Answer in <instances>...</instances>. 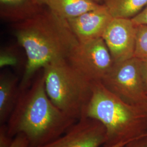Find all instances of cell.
I'll list each match as a JSON object with an SVG mask.
<instances>
[{
    "mask_svg": "<svg viewBox=\"0 0 147 147\" xmlns=\"http://www.w3.org/2000/svg\"><path fill=\"white\" fill-rule=\"evenodd\" d=\"M14 33L27 58L19 84L21 91L31 85L33 76L40 69L53 61L67 59L79 42L67 21L50 9L16 22Z\"/></svg>",
    "mask_w": 147,
    "mask_h": 147,
    "instance_id": "obj_1",
    "label": "cell"
},
{
    "mask_svg": "<svg viewBox=\"0 0 147 147\" xmlns=\"http://www.w3.org/2000/svg\"><path fill=\"white\" fill-rule=\"evenodd\" d=\"M76 121L58 109L50 99L42 74L27 88L21 90L6 124L11 136L23 134L30 147H38L62 135Z\"/></svg>",
    "mask_w": 147,
    "mask_h": 147,
    "instance_id": "obj_2",
    "label": "cell"
},
{
    "mask_svg": "<svg viewBox=\"0 0 147 147\" xmlns=\"http://www.w3.org/2000/svg\"><path fill=\"white\" fill-rule=\"evenodd\" d=\"M85 117L99 121L105 127L102 147H126L147 136V110L126 103L100 81L92 82Z\"/></svg>",
    "mask_w": 147,
    "mask_h": 147,
    "instance_id": "obj_3",
    "label": "cell"
},
{
    "mask_svg": "<svg viewBox=\"0 0 147 147\" xmlns=\"http://www.w3.org/2000/svg\"><path fill=\"white\" fill-rule=\"evenodd\" d=\"M47 95L58 109L76 120L85 117L92 93V82L67 59L53 61L43 67Z\"/></svg>",
    "mask_w": 147,
    "mask_h": 147,
    "instance_id": "obj_4",
    "label": "cell"
},
{
    "mask_svg": "<svg viewBox=\"0 0 147 147\" xmlns=\"http://www.w3.org/2000/svg\"><path fill=\"white\" fill-rule=\"evenodd\" d=\"M101 82L126 103L147 110V94L140 59L133 57L115 63L110 72Z\"/></svg>",
    "mask_w": 147,
    "mask_h": 147,
    "instance_id": "obj_5",
    "label": "cell"
},
{
    "mask_svg": "<svg viewBox=\"0 0 147 147\" xmlns=\"http://www.w3.org/2000/svg\"><path fill=\"white\" fill-rule=\"evenodd\" d=\"M67 59L90 81H101L115 64L102 38L79 42Z\"/></svg>",
    "mask_w": 147,
    "mask_h": 147,
    "instance_id": "obj_6",
    "label": "cell"
},
{
    "mask_svg": "<svg viewBox=\"0 0 147 147\" xmlns=\"http://www.w3.org/2000/svg\"><path fill=\"white\" fill-rule=\"evenodd\" d=\"M102 38L115 63L134 57L136 25L131 19L113 18L106 27Z\"/></svg>",
    "mask_w": 147,
    "mask_h": 147,
    "instance_id": "obj_7",
    "label": "cell"
},
{
    "mask_svg": "<svg viewBox=\"0 0 147 147\" xmlns=\"http://www.w3.org/2000/svg\"><path fill=\"white\" fill-rule=\"evenodd\" d=\"M106 138V130L99 121L84 117L76 121L62 135L38 147H100Z\"/></svg>",
    "mask_w": 147,
    "mask_h": 147,
    "instance_id": "obj_8",
    "label": "cell"
},
{
    "mask_svg": "<svg viewBox=\"0 0 147 147\" xmlns=\"http://www.w3.org/2000/svg\"><path fill=\"white\" fill-rule=\"evenodd\" d=\"M113 17L104 5L94 10L67 21L69 26L79 42H84L102 36Z\"/></svg>",
    "mask_w": 147,
    "mask_h": 147,
    "instance_id": "obj_9",
    "label": "cell"
},
{
    "mask_svg": "<svg viewBox=\"0 0 147 147\" xmlns=\"http://www.w3.org/2000/svg\"><path fill=\"white\" fill-rule=\"evenodd\" d=\"M18 80L11 74L0 75V125L6 124L16 107L21 90Z\"/></svg>",
    "mask_w": 147,
    "mask_h": 147,
    "instance_id": "obj_10",
    "label": "cell"
},
{
    "mask_svg": "<svg viewBox=\"0 0 147 147\" xmlns=\"http://www.w3.org/2000/svg\"><path fill=\"white\" fill-rule=\"evenodd\" d=\"M47 5L56 16L68 20L97 9L101 5L90 0H48Z\"/></svg>",
    "mask_w": 147,
    "mask_h": 147,
    "instance_id": "obj_11",
    "label": "cell"
},
{
    "mask_svg": "<svg viewBox=\"0 0 147 147\" xmlns=\"http://www.w3.org/2000/svg\"><path fill=\"white\" fill-rule=\"evenodd\" d=\"M0 3L2 8L1 16L16 23L24 21L39 13L31 6L32 3L40 5L37 0H0Z\"/></svg>",
    "mask_w": 147,
    "mask_h": 147,
    "instance_id": "obj_12",
    "label": "cell"
},
{
    "mask_svg": "<svg viewBox=\"0 0 147 147\" xmlns=\"http://www.w3.org/2000/svg\"><path fill=\"white\" fill-rule=\"evenodd\" d=\"M104 5L113 18L132 19L147 5V0H105Z\"/></svg>",
    "mask_w": 147,
    "mask_h": 147,
    "instance_id": "obj_13",
    "label": "cell"
},
{
    "mask_svg": "<svg viewBox=\"0 0 147 147\" xmlns=\"http://www.w3.org/2000/svg\"><path fill=\"white\" fill-rule=\"evenodd\" d=\"M134 57L147 60V25H136V40Z\"/></svg>",
    "mask_w": 147,
    "mask_h": 147,
    "instance_id": "obj_14",
    "label": "cell"
},
{
    "mask_svg": "<svg viewBox=\"0 0 147 147\" xmlns=\"http://www.w3.org/2000/svg\"><path fill=\"white\" fill-rule=\"evenodd\" d=\"M19 63V59L16 51L11 49L5 48L1 50L0 53V67L1 68L6 66L16 67Z\"/></svg>",
    "mask_w": 147,
    "mask_h": 147,
    "instance_id": "obj_15",
    "label": "cell"
},
{
    "mask_svg": "<svg viewBox=\"0 0 147 147\" xmlns=\"http://www.w3.org/2000/svg\"><path fill=\"white\" fill-rule=\"evenodd\" d=\"M14 137L8 134L7 124L0 125V147H9Z\"/></svg>",
    "mask_w": 147,
    "mask_h": 147,
    "instance_id": "obj_16",
    "label": "cell"
},
{
    "mask_svg": "<svg viewBox=\"0 0 147 147\" xmlns=\"http://www.w3.org/2000/svg\"><path fill=\"white\" fill-rule=\"evenodd\" d=\"M9 147H30V142L23 134H19L14 137L13 141Z\"/></svg>",
    "mask_w": 147,
    "mask_h": 147,
    "instance_id": "obj_17",
    "label": "cell"
},
{
    "mask_svg": "<svg viewBox=\"0 0 147 147\" xmlns=\"http://www.w3.org/2000/svg\"><path fill=\"white\" fill-rule=\"evenodd\" d=\"M136 25H147V5L142 11L131 19Z\"/></svg>",
    "mask_w": 147,
    "mask_h": 147,
    "instance_id": "obj_18",
    "label": "cell"
},
{
    "mask_svg": "<svg viewBox=\"0 0 147 147\" xmlns=\"http://www.w3.org/2000/svg\"><path fill=\"white\" fill-rule=\"evenodd\" d=\"M141 69L142 79L147 94V60H141Z\"/></svg>",
    "mask_w": 147,
    "mask_h": 147,
    "instance_id": "obj_19",
    "label": "cell"
},
{
    "mask_svg": "<svg viewBox=\"0 0 147 147\" xmlns=\"http://www.w3.org/2000/svg\"><path fill=\"white\" fill-rule=\"evenodd\" d=\"M126 147H147V136L132 142Z\"/></svg>",
    "mask_w": 147,
    "mask_h": 147,
    "instance_id": "obj_20",
    "label": "cell"
},
{
    "mask_svg": "<svg viewBox=\"0 0 147 147\" xmlns=\"http://www.w3.org/2000/svg\"><path fill=\"white\" fill-rule=\"evenodd\" d=\"M40 5H47L48 0H37Z\"/></svg>",
    "mask_w": 147,
    "mask_h": 147,
    "instance_id": "obj_21",
    "label": "cell"
},
{
    "mask_svg": "<svg viewBox=\"0 0 147 147\" xmlns=\"http://www.w3.org/2000/svg\"><path fill=\"white\" fill-rule=\"evenodd\" d=\"M90 1H93V2H94L95 3H99V2L101 0H90Z\"/></svg>",
    "mask_w": 147,
    "mask_h": 147,
    "instance_id": "obj_22",
    "label": "cell"
}]
</instances>
